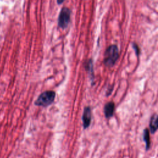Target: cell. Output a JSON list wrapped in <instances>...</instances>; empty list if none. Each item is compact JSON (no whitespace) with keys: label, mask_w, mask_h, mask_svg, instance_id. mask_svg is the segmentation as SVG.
<instances>
[{"label":"cell","mask_w":158,"mask_h":158,"mask_svg":"<svg viewBox=\"0 0 158 158\" xmlns=\"http://www.w3.org/2000/svg\"><path fill=\"white\" fill-rule=\"evenodd\" d=\"M82 122L84 129H86L89 127L91 122V110L89 106L84 108L82 115Z\"/></svg>","instance_id":"obj_4"},{"label":"cell","mask_w":158,"mask_h":158,"mask_svg":"<svg viewBox=\"0 0 158 158\" xmlns=\"http://www.w3.org/2000/svg\"><path fill=\"white\" fill-rule=\"evenodd\" d=\"M115 110V104L113 102H107L104 107V114L106 118H109L114 115Z\"/></svg>","instance_id":"obj_5"},{"label":"cell","mask_w":158,"mask_h":158,"mask_svg":"<svg viewBox=\"0 0 158 158\" xmlns=\"http://www.w3.org/2000/svg\"><path fill=\"white\" fill-rule=\"evenodd\" d=\"M71 10L67 7H63L59 14L58 25L62 28H65L70 21Z\"/></svg>","instance_id":"obj_3"},{"label":"cell","mask_w":158,"mask_h":158,"mask_svg":"<svg viewBox=\"0 0 158 158\" xmlns=\"http://www.w3.org/2000/svg\"><path fill=\"white\" fill-rule=\"evenodd\" d=\"M132 46H133V49H134L135 51L136 54L137 56H139V52H140L139 46H138L136 43H132Z\"/></svg>","instance_id":"obj_9"},{"label":"cell","mask_w":158,"mask_h":158,"mask_svg":"<svg viewBox=\"0 0 158 158\" xmlns=\"http://www.w3.org/2000/svg\"><path fill=\"white\" fill-rule=\"evenodd\" d=\"M56 98V93L52 90L43 92L35 101V104L38 106H48L51 104Z\"/></svg>","instance_id":"obj_2"},{"label":"cell","mask_w":158,"mask_h":158,"mask_svg":"<svg viewBox=\"0 0 158 158\" xmlns=\"http://www.w3.org/2000/svg\"><path fill=\"white\" fill-rule=\"evenodd\" d=\"M85 68L86 69V70H88L89 77L91 78V81L92 83L94 81V74H93V60L90 59L88 60L87 63L86 64V66Z\"/></svg>","instance_id":"obj_8"},{"label":"cell","mask_w":158,"mask_h":158,"mask_svg":"<svg viewBox=\"0 0 158 158\" xmlns=\"http://www.w3.org/2000/svg\"><path fill=\"white\" fill-rule=\"evenodd\" d=\"M149 129L151 133L154 134L157 130V115L154 114L152 115L150 123H149Z\"/></svg>","instance_id":"obj_6"},{"label":"cell","mask_w":158,"mask_h":158,"mask_svg":"<svg viewBox=\"0 0 158 158\" xmlns=\"http://www.w3.org/2000/svg\"><path fill=\"white\" fill-rule=\"evenodd\" d=\"M64 2V1H57V3L58 4H62V3H63Z\"/></svg>","instance_id":"obj_10"},{"label":"cell","mask_w":158,"mask_h":158,"mask_svg":"<svg viewBox=\"0 0 158 158\" xmlns=\"http://www.w3.org/2000/svg\"><path fill=\"white\" fill-rule=\"evenodd\" d=\"M143 140L146 144V150L148 151L150 148V136H149V130L148 128H145L143 131Z\"/></svg>","instance_id":"obj_7"},{"label":"cell","mask_w":158,"mask_h":158,"mask_svg":"<svg viewBox=\"0 0 158 158\" xmlns=\"http://www.w3.org/2000/svg\"><path fill=\"white\" fill-rule=\"evenodd\" d=\"M118 58V48L115 44L109 46L104 52V64L106 67H112Z\"/></svg>","instance_id":"obj_1"}]
</instances>
